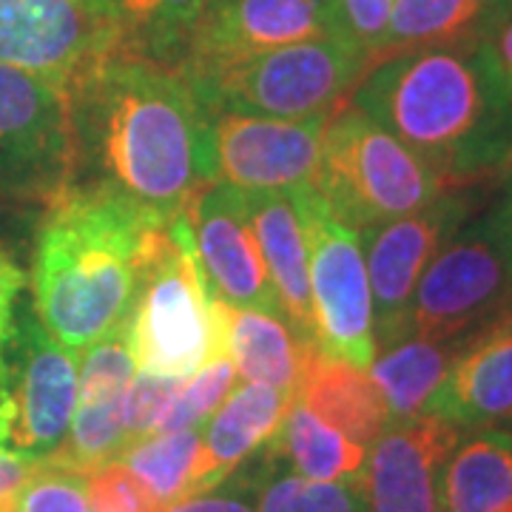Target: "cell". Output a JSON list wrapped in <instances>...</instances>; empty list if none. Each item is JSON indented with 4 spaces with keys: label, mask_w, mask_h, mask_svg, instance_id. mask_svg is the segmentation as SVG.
Here are the masks:
<instances>
[{
    "label": "cell",
    "mask_w": 512,
    "mask_h": 512,
    "mask_svg": "<svg viewBox=\"0 0 512 512\" xmlns=\"http://www.w3.org/2000/svg\"><path fill=\"white\" fill-rule=\"evenodd\" d=\"M74 183L106 188L168 225L208 180V117L188 80L120 52L72 94Z\"/></svg>",
    "instance_id": "obj_1"
},
{
    "label": "cell",
    "mask_w": 512,
    "mask_h": 512,
    "mask_svg": "<svg viewBox=\"0 0 512 512\" xmlns=\"http://www.w3.org/2000/svg\"><path fill=\"white\" fill-rule=\"evenodd\" d=\"M444 188L501 185L512 168V83L484 40L373 60L348 100Z\"/></svg>",
    "instance_id": "obj_2"
},
{
    "label": "cell",
    "mask_w": 512,
    "mask_h": 512,
    "mask_svg": "<svg viewBox=\"0 0 512 512\" xmlns=\"http://www.w3.org/2000/svg\"><path fill=\"white\" fill-rule=\"evenodd\" d=\"M160 225L123 197L72 185L43 208L32 259V311L63 348L83 353L126 325L146 234Z\"/></svg>",
    "instance_id": "obj_3"
},
{
    "label": "cell",
    "mask_w": 512,
    "mask_h": 512,
    "mask_svg": "<svg viewBox=\"0 0 512 512\" xmlns=\"http://www.w3.org/2000/svg\"><path fill=\"white\" fill-rule=\"evenodd\" d=\"M126 342L137 373L177 382L225 356L220 316L183 214L146 234Z\"/></svg>",
    "instance_id": "obj_4"
},
{
    "label": "cell",
    "mask_w": 512,
    "mask_h": 512,
    "mask_svg": "<svg viewBox=\"0 0 512 512\" xmlns=\"http://www.w3.org/2000/svg\"><path fill=\"white\" fill-rule=\"evenodd\" d=\"M370 55L348 37L279 46L200 72L183 74L205 117L234 111L254 117H330L350 100Z\"/></svg>",
    "instance_id": "obj_5"
},
{
    "label": "cell",
    "mask_w": 512,
    "mask_h": 512,
    "mask_svg": "<svg viewBox=\"0 0 512 512\" xmlns=\"http://www.w3.org/2000/svg\"><path fill=\"white\" fill-rule=\"evenodd\" d=\"M316 188L353 231L399 220L447 188L419 157L365 111L345 103L322 128Z\"/></svg>",
    "instance_id": "obj_6"
},
{
    "label": "cell",
    "mask_w": 512,
    "mask_h": 512,
    "mask_svg": "<svg viewBox=\"0 0 512 512\" xmlns=\"http://www.w3.org/2000/svg\"><path fill=\"white\" fill-rule=\"evenodd\" d=\"M80 382V353L63 348L35 311L15 308L0 336V447L49 458L63 444Z\"/></svg>",
    "instance_id": "obj_7"
},
{
    "label": "cell",
    "mask_w": 512,
    "mask_h": 512,
    "mask_svg": "<svg viewBox=\"0 0 512 512\" xmlns=\"http://www.w3.org/2000/svg\"><path fill=\"white\" fill-rule=\"evenodd\" d=\"M72 183L69 94L0 63V208H49Z\"/></svg>",
    "instance_id": "obj_8"
},
{
    "label": "cell",
    "mask_w": 512,
    "mask_h": 512,
    "mask_svg": "<svg viewBox=\"0 0 512 512\" xmlns=\"http://www.w3.org/2000/svg\"><path fill=\"white\" fill-rule=\"evenodd\" d=\"M507 311H512V259L490 214H476L424 268L404 336L450 339L478 333Z\"/></svg>",
    "instance_id": "obj_9"
},
{
    "label": "cell",
    "mask_w": 512,
    "mask_h": 512,
    "mask_svg": "<svg viewBox=\"0 0 512 512\" xmlns=\"http://www.w3.org/2000/svg\"><path fill=\"white\" fill-rule=\"evenodd\" d=\"M291 197L308 237L316 345L367 370L376 356V330L362 237L330 211L313 183L291 188Z\"/></svg>",
    "instance_id": "obj_10"
},
{
    "label": "cell",
    "mask_w": 512,
    "mask_h": 512,
    "mask_svg": "<svg viewBox=\"0 0 512 512\" xmlns=\"http://www.w3.org/2000/svg\"><path fill=\"white\" fill-rule=\"evenodd\" d=\"M126 32L111 0H0V63L72 94L111 57Z\"/></svg>",
    "instance_id": "obj_11"
},
{
    "label": "cell",
    "mask_w": 512,
    "mask_h": 512,
    "mask_svg": "<svg viewBox=\"0 0 512 512\" xmlns=\"http://www.w3.org/2000/svg\"><path fill=\"white\" fill-rule=\"evenodd\" d=\"M493 191H498V185L447 188L419 211L359 234L373 293L376 350L404 339L410 299L424 268L464 222L476 217L481 200Z\"/></svg>",
    "instance_id": "obj_12"
},
{
    "label": "cell",
    "mask_w": 512,
    "mask_h": 512,
    "mask_svg": "<svg viewBox=\"0 0 512 512\" xmlns=\"http://www.w3.org/2000/svg\"><path fill=\"white\" fill-rule=\"evenodd\" d=\"M325 123L328 117L211 114L205 131L208 180H222L242 191H291L316 183Z\"/></svg>",
    "instance_id": "obj_13"
},
{
    "label": "cell",
    "mask_w": 512,
    "mask_h": 512,
    "mask_svg": "<svg viewBox=\"0 0 512 512\" xmlns=\"http://www.w3.org/2000/svg\"><path fill=\"white\" fill-rule=\"evenodd\" d=\"M205 288L231 308L282 316L256 239L248 194L231 183H202L183 205Z\"/></svg>",
    "instance_id": "obj_14"
},
{
    "label": "cell",
    "mask_w": 512,
    "mask_h": 512,
    "mask_svg": "<svg viewBox=\"0 0 512 512\" xmlns=\"http://www.w3.org/2000/svg\"><path fill=\"white\" fill-rule=\"evenodd\" d=\"M319 37H342L333 0H208L174 72H200Z\"/></svg>",
    "instance_id": "obj_15"
},
{
    "label": "cell",
    "mask_w": 512,
    "mask_h": 512,
    "mask_svg": "<svg viewBox=\"0 0 512 512\" xmlns=\"http://www.w3.org/2000/svg\"><path fill=\"white\" fill-rule=\"evenodd\" d=\"M461 433L439 416L390 421L359 473L365 512H441V473Z\"/></svg>",
    "instance_id": "obj_16"
},
{
    "label": "cell",
    "mask_w": 512,
    "mask_h": 512,
    "mask_svg": "<svg viewBox=\"0 0 512 512\" xmlns=\"http://www.w3.org/2000/svg\"><path fill=\"white\" fill-rule=\"evenodd\" d=\"M424 416L461 430L512 427V311L478 330L427 404Z\"/></svg>",
    "instance_id": "obj_17"
},
{
    "label": "cell",
    "mask_w": 512,
    "mask_h": 512,
    "mask_svg": "<svg viewBox=\"0 0 512 512\" xmlns=\"http://www.w3.org/2000/svg\"><path fill=\"white\" fill-rule=\"evenodd\" d=\"M293 402L291 390L271 384L242 382L200 424L202 447L194 493L211 490L234 476L245 461L268 447ZM191 493V495H194Z\"/></svg>",
    "instance_id": "obj_18"
},
{
    "label": "cell",
    "mask_w": 512,
    "mask_h": 512,
    "mask_svg": "<svg viewBox=\"0 0 512 512\" xmlns=\"http://www.w3.org/2000/svg\"><path fill=\"white\" fill-rule=\"evenodd\" d=\"M245 194L282 316L305 342L316 345L308 237L291 191H245Z\"/></svg>",
    "instance_id": "obj_19"
},
{
    "label": "cell",
    "mask_w": 512,
    "mask_h": 512,
    "mask_svg": "<svg viewBox=\"0 0 512 512\" xmlns=\"http://www.w3.org/2000/svg\"><path fill=\"white\" fill-rule=\"evenodd\" d=\"M293 399L365 450L390 424L382 396L367 370L333 359L319 345L305 350V365Z\"/></svg>",
    "instance_id": "obj_20"
},
{
    "label": "cell",
    "mask_w": 512,
    "mask_h": 512,
    "mask_svg": "<svg viewBox=\"0 0 512 512\" xmlns=\"http://www.w3.org/2000/svg\"><path fill=\"white\" fill-rule=\"evenodd\" d=\"M476 333L450 336V339H427V336H404L399 342L376 350L367 365V376L382 396L390 421L416 419L427 413V404L436 396L456 359L467 350Z\"/></svg>",
    "instance_id": "obj_21"
},
{
    "label": "cell",
    "mask_w": 512,
    "mask_h": 512,
    "mask_svg": "<svg viewBox=\"0 0 512 512\" xmlns=\"http://www.w3.org/2000/svg\"><path fill=\"white\" fill-rule=\"evenodd\" d=\"M214 308L220 316L222 348L231 365L237 367L239 379L293 393L302 376L305 350L313 342H305L285 316L231 308L220 299H214Z\"/></svg>",
    "instance_id": "obj_22"
},
{
    "label": "cell",
    "mask_w": 512,
    "mask_h": 512,
    "mask_svg": "<svg viewBox=\"0 0 512 512\" xmlns=\"http://www.w3.org/2000/svg\"><path fill=\"white\" fill-rule=\"evenodd\" d=\"M441 512H512V433L464 430L441 473Z\"/></svg>",
    "instance_id": "obj_23"
},
{
    "label": "cell",
    "mask_w": 512,
    "mask_h": 512,
    "mask_svg": "<svg viewBox=\"0 0 512 512\" xmlns=\"http://www.w3.org/2000/svg\"><path fill=\"white\" fill-rule=\"evenodd\" d=\"M268 453L288 464L296 476L311 481H348L359 478L365 467V447L350 441L328 421L313 416L296 399L288 407L276 436L268 441Z\"/></svg>",
    "instance_id": "obj_24"
},
{
    "label": "cell",
    "mask_w": 512,
    "mask_h": 512,
    "mask_svg": "<svg viewBox=\"0 0 512 512\" xmlns=\"http://www.w3.org/2000/svg\"><path fill=\"white\" fill-rule=\"evenodd\" d=\"M501 0H393L376 60L424 46L481 40Z\"/></svg>",
    "instance_id": "obj_25"
},
{
    "label": "cell",
    "mask_w": 512,
    "mask_h": 512,
    "mask_svg": "<svg viewBox=\"0 0 512 512\" xmlns=\"http://www.w3.org/2000/svg\"><path fill=\"white\" fill-rule=\"evenodd\" d=\"M254 484L256 512H365L359 478L311 481L268 453L245 461Z\"/></svg>",
    "instance_id": "obj_26"
},
{
    "label": "cell",
    "mask_w": 512,
    "mask_h": 512,
    "mask_svg": "<svg viewBox=\"0 0 512 512\" xmlns=\"http://www.w3.org/2000/svg\"><path fill=\"white\" fill-rule=\"evenodd\" d=\"M200 447V427H185L134 441L117 456V461L146 487L157 507L165 510L168 504L194 493Z\"/></svg>",
    "instance_id": "obj_27"
},
{
    "label": "cell",
    "mask_w": 512,
    "mask_h": 512,
    "mask_svg": "<svg viewBox=\"0 0 512 512\" xmlns=\"http://www.w3.org/2000/svg\"><path fill=\"white\" fill-rule=\"evenodd\" d=\"M126 32V52L177 69L185 37L208 0H111Z\"/></svg>",
    "instance_id": "obj_28"
},
{
    "label": "cell",
    "mask_w": 512,
    "mask_h": 512,
    "mask_svg": "<svg viewBox=\"0 0 512 512\" xmlns=\"http://www.w3.org/2000/svg\"><path fill=\"white\" fill-rule=\"evenodd\" d=\"M237 379V367L231 365L228 356H217L205 367H200L194 376L180 379L154 433L200 427L202 421L228 399V393L237 387Z\"/></svg>",
    "instance_id": "obj_29"
},
{
    "label": "cell",
    "mask_w": 512,
    "mask_h": 512,
    "mask_svg": "<svg viewBox=\"0 0 512 512\" xmlns=\"http://www.w3.org/2000/svg\"><path fill=\"white\" fill-rule=\"evenodd\" d=\"M12 512H89V476L40 458L15 495Z\"/></svg>",
    "instance_id": "obj_30"
},
{
    "label": "cell",
    "mask_w": 512,
    "mask_h": 512,
    "mask_svg": "<svg viewBox=\"0 0 512 512\" xmlns=\"http://www.w3.org/2000/svg\"><path fill=\"white\" fill-rule=\"evenodd\" d=\"M174 387H177V379H160V376H148V373H137L131 379L126 396H123L126 447L134 441L146 439V436H154L165 407L174 396Z\"/></svg>",
    "instance_id": "obj_31"
},
{
    "label": "cell",
    "mask_w": 512,
    "mask_h": 512,
    "mask_svg": "<svg viewBox=\"0 0 512 512\" xmlns=\"http://www.w3.org/2000/svg\"><path fill=\"white\" fill-rule=\"evenodd\" d=\"M89 512H163L120 461L89 476Z\"/></svg>",
    "instance_id": "obj_32"
},
{
    "label": "cell",
    "mask_w": 512,
    "mask_h": 512,
    "mask_svg": "<svg viewBox=\"0 0 512 512\" xmlns=\"http://www.w3.org/2000/svg\"><path fill=\"white\" fill-rule=\"evenodd\" d=\"M342 37L353 40L370 55V63L382 52L393 0H333Z\"/></svg>",
    "instance_id": "obj_33"
},
{
    "label": "cell",
    "mask_w": 512,
    "mask_h": 512,
    "mask_svg": "<svg viewBox=\"0 0 512 512\" xmlns=\"http://www.w3.org/2000/svg\"><path fill=\"white\" fill-rule=\"evenodd\" d=\"M163 512H256L254 484L251 473L242 464L234 476H228L211 490L185 495L180 501L168 504Z\"/></svg>",
    "instance_id": "obj_34"
},
{
    "label": "cell",
    "mask_w": 512,
    "mask_h": 512,
    "mask_svg": "<svg viewBox=\"0 0 512 512\" xmlns=\"http://www.w3.org/2000/svg\"><path fill=\"white\" fill-rule=\"evenodd\" d=\"M26 285H29L26 271L15 262V256L0 245V336L12 325L20 293L26 291Z\"/></svg>",
    "instance_id": "obj_35"
},
{
    "label": "cell",
    "mask_w": 512,
    "mask_h": 512,
    "mask_svg": "<svg viewBox=\"0 0 512 512\" xmlns=\"http://www.w3.org/2000/svg\"><path fill=\"white\" fill-rule=\"evenodd\" d=\"M487 43V49L493 52L498 66L510 77L512 83V0H501L495 9L493 20L487 26V32L481 37Z\"/></svg>",
    "instance_id": "obj_36"
},
{
    "label": "cell",
    "mask_w": 512,
    "mask_h": 512,
    "mask_svg": "<svg viewBox=\"0 0 512 512\" xmlns=\"http://www.w3.org/2000/svg\"><path fill=\"white\" fill-rule=\"evenodd\" d=\"M37 467L35 458L18 456L0 447V512H12V501Z\"/></svg>",
    "instance_id": "obj_37"
},
{
    "label": "cell",
    "mask_w": 512,
    "mask_h": 512,
    "mask_svg": "<svg viewBox=\"0 0 512 512\" xmlns=\"http://www.w3.org/2000/svg\"><path fill=\"white\" fill-rule=\"evenodd\" d=\"M487 214H490L495 231H498V237H501L512 259V168L510 174L504 177V183L498 185V200H495V205Z\"/></svg>",
    "instance_id": "obj_38"
},
{
    "label": "cell",
    "mask_w": 512,
    "mask_h": 512,
    "mask_svg": "<svg viewBox=\"0 0 512 512\" xmlns=\"http://www.w3.org/2000/svg\"><path fill=\"white\" fill-rule=\"evenodd\" d=\"M510 433H512V427H510Z\"/></svg>",
    "instance_id": "obj_39"
}]
</instances>
